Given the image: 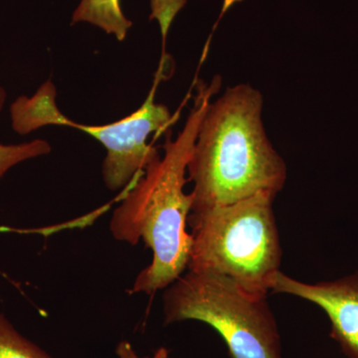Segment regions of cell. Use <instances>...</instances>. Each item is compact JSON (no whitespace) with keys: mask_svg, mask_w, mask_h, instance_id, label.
I'll use <instances>...</instances> for the list:
<instances>
[{"mask_svg":"<svg viewBox=\"0 0 358 358\" xmlns=\"http://www.w3.org/2000/svg\"><path fill=\"white\" fill-rule=\"evenodd\" d=\"M221 87L220 77L210 84L199 81L192 109L176 138L166 131L164 155H157L127 189L113 212L110 231L117 241L136 246L143 242L152 262L136 275L131 294L154 296L187 270L192 247L188 217L192 194L185 193L187 166L205 113Z\"/></svg>","mask_w":358,"mask_h":358,"instance_id":"obj_1","label":"cell"},{"mask_svg":"<svg viewBox=\"0 0 358 358\" xmlns=\"http://www.w3.org/2000/svg\"><path fill=\"white\" fill-rule=\"evenodd\" d=\"M263 107L262 94L249 84L229 87L209 103L188 162L190 213L282 192L288 169L268 140Z\"/></svg>","mask_w":358,"mask_h":358,"instance_id":"obj_2","label":"cell"},{"mask_svg":"<svg viewBox=\"0 0 358 358\" xmlns=\"http://www.w3.org/2000/svg\"><path fill=\"white\" fill-rule=\"evenodd\" d=\"M275 196L260 192L190 213L192 247L187 270L226 275L252 293L268 296L282 262L273 209Z\"/></svg>","mask_w":358,"mask_h":358,"instance_id":"obj_3","label":"cell"},{"mask_svg":"<svg viewBox=\"0 0 358 358\" xmlns=\"http://www.w3.org/2000/svg\"><path fill=\"white\" fill-rule=\"evenodd\" d=\"M164 324L197 320L211 327L230 358H282L281 334L267 296L226 275L187 270L164 289Z\"/></svg>","mask_w":358,"mask_h":358,"instance_id":"obj_4","label":"cell"},{"mask_svg":"<svg viewBox=\"0 0 358 358\" xmlns=\"http://www.w3.org/2000/svg\"><path fill=\"white\" fill-rule=\"evenodd\" d=\"M160 67L152 91L133 114L112 124L89 126L65 117L56 103V88L51 81L41 85L32 96H21L10 106L11 126L16 133L28 134L46 126H65L83 131L107 150L102 164L105 185L110 192L128 189L159 152L148 138L166 133L173 115L164 103H155V90L162 79Z\"/></svg>","mask_w":358,"mask_h":358,"instance_id":"obj_5","label":"cell"},{"mask_svg":"<svg viewBox=\"0 0 358 358\" xmlns=\"http://www.w3.org/2000/svg\"><path fill=\"white\" fill-rule=\"evenodd\" d=\"M271 292L298 296L322 308L341 352L348 358H358V274L308 284L279 271L273 278Z\"/></svg>","mask_w":358,"mask_h":358,"instance_id":"obj_6","label":"cell"},{"mask_svg":"<svg viewBox=\"0 0 358 358\" xmlns=\"http://www.w3.org/2000/svg\"><path fill=\"white\" fill-rule=\"evenodd\" d=\"M72 24L88 23L115 39L124 41L133 22L124 15L121 0H81L71 20Z\"/></svg>","mask_w":358,"mask_h":358,"instance_id":"obj_7","label":"cell"},{"mask_svg":"<svg viewBox=\"0 0 358 358\" xmlns=\"http://www.w3.org/2000/svg\"><path fill=\"white\" fill-rule=\"evenodd\" d=\"M6 90L0 87V112L6 101ZM51 145L44 140H34L18 145L0 143V179L21 162L50 154Z\"/></svg>","mask_w":358,"mask_h":358,"instance_id":"obj_8","label":"cell"},{"mask_svg":"<svg viewBox=\"0 0 358 358\" xmlns=\"http://www.w3.org/2000/svg\"><path fill=\"white\" fill-rule=\"evenodd\" d=\"M0 358H52L45 350L25 338L0 313Z\"/></svg>","mask_w":358,"mask_h":358,"instance_id":"obj_9","label":"cell"},{"mask_svg":"<svg viewBox=\"0 0 358 358\" xmlns=\"http://www.w3.org/2000/svg\"><path fill=\"white\" fill-rule=\"evenodd\" d=\"M117 358H169V350L164 346L157 348L152 357H141L129 341H121L115 348Z\"/></svg>","mask_w":358,"mask_h":358,"instance_id":"obj_10","label":"cell"}]
</instances>
